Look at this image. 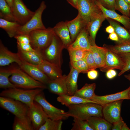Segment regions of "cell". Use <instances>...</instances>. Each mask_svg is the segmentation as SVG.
<instances>
[{
	"instance_id": "484cf974",
	"label": "cell",
	"mask_w": 130,
	"mask_h": 130,
	"mask_svg": "<svg viewBox=\"0 0 130 130\" xmlns=\"http://www.w3.org/2000/svg\"><path fill=\"white\" fill-rule=\"evenodd\" d=\"M110 25L113 27L117 34L119 41L117 44L130 42V33L125 28L121 26L117 21L109 18H107Z\"/></svg>"
},
{
	"instance_id": "3957f363",
	"label": "cell",
	"mask_w": 130,
	"mask_h": 130,
	"mask_svg": "<svg viewBox=\"0 0 130 130\" xmlns=\"http://www.w3.org/2000/svg\"><path fill=\"white\" fill-rule=\"evenodd\" d=\"M64 48L62 42L54 33L50 44L40 53L44 60L61 68L63 63L62 52Z\"/></svg>"
},
{
	"instance_id": "6da1fadb",
	"label": "cell",
	"mask_w": 130,
	"mask_h": 130,
	"mask_svg": "<svg viewBox=\"0 0 130 130\" xmlns=\"http://www.w3.org/2000/svg\"><path fill=\"white\" fill-rule=\"evenodd\" d=\"M67 116L86 120L93 116L102 117L103 106L93 103L71 105L68 107Z\"/></svg>"
},
{
	"instance_id": "f35d334b",
	"label": "cell",
	"mask_w": 130,
	"mask_h": 130,
	"mask_svg": "<svg viewBox=\"0 0 130 130\" xmlns=\"http://www.w3.org/2000/svg\"><path fill=\"white\" fill-rule=\"evenodd\" d=\"M116 53L121 57L124 65L123 69L118 74L119 76L130 70V52Z\"/></svg>"
},
{
	"instance_id": "8fae6325",
	"label": "cell",
	"mask_w": 130,
	"mask_h": 130,
	"mask_svg": "<svg viewBox=\"0 0 130 130\" xmlns=\"http://www.w3.org/2000/svg\"><path fill=\"white\" fill-rule=\"evenodd\" d=\"M12 10L16 21L21 25L26 24L34 13L27 7L22 0H13Z\"/></svg>"
},
{
	"instance_id": "9a60e30c",
	"label": "cell",
	"mask_w": 130,
	"mask_h": 130,
	"mask_svg": "<svg viewBox=\"0 0 130 130\" xmlns=\"http://www.w3.org/2000/svg\"><path fill=\"white\" fill-rule=\"evenodd\" d=\"M105 46L107 48L105 64L104 66L100 69V71L106 72L109 70L113 69L121 71L123 68L124 65L121 57L107 46Z\"/></svg>"
},
{
	"instance_id": "b9f144b4",
	"label": "cell",
	"mask_w": 130,
	"mask_h": 130,
	"mask_svg": "<svg viewBox=\"0 0 130 130\" xmlns=\"http://www.w3.org/2000/svg\"><path fill=\"white\" fill-rule=\"evenodd\" d=\"M83 58L87 63L89 71L95 70L97 68L93 56L90 51H86Z\"/></svg>"
},
{
	"instance_id": "4316f807",
	"label": "cell",
	"mask_w": 130,
	"mask_h": 130,
	"mask_svg": "<svg viewBox=\"0 0 130 130\" xmlns=\"http://www.w3.org/2000/svg\"><path fill=\"white\" fill-rule=\"evenodd\" d=\"M80 73L77 70L71 66L70 72L66 78L67 94L69 95H74L78 90L77 80Z\"/></svg>"
},
{
	"instance_id": "d590c367",
	"label": "cell",
	"mask_w": 130,
	"mask_h": 130,
	"mask_svg": "<svg viewBox=\"0 0 130 130\" xmlns=\"http://www.w3.org/2000/svg\"><path fill=\"white\" fill-rule=\"evenodd\" d=\"M73 118L74 122L71 130H93L86 120Z\"/></svg>"
},
{
	"instance_id": "30bf717a",
	"label": "cell",
	"mask_w": 130,
	"mask_h": 130,
	"mask_svg": "<svg viewBox=\"0 0 130 130\" xmlns=\"http://www.w3.org/2000/svg\"><path fill=\"white\" fill-rule=\"evenodd\" d=\"M27 116L31 120L35 130H38L49 118L42 106L34 101L29 107Z\"/></svg>"
},
{
	"instance_id": "ee69618b",
	"label": "cell",
	"mask_w": 130,
	"mask_h": 130,
	"mask_svg": "<svg viewBox=\"0 0 130 130\" xmlns=\"http://www.w3.org/2000/svg\"><path fill=\"white\" fill-rule=\"evenodd\" d=\"M14 38L16 39L17 42L23 43L30 44V40L29 34L17 35Z\"/></svg>"
},
{
	"instance_id": "d6986e66",
	"label": "cell",
	"mask_w": 130,
	"mask_h": 130,
	"mask_svg": "<svg viewBox=\"0 0 130 130\" xmlns=\"http://www.w3.org/2000/svg\"><path fill=\"white\" fill-rule=\"evenodd\" d=\"M65 22L69 30L72 42L86 27L87 24L78 12L75 18L70 21L66 20Z\"/></svg>"
},
{
	"instance_id": "db71d44e",
	"label": "cell",
	"mask_w": 130,
	"mask_h": 130,
	"mask_svg": "<svg viewBox=\"0 0 130 130\" xmlns=\"http://www.w3.org/2000/svg\"><path fill=\"white\" fill-rule=\"evenodd\" d=\"M8 4L12 9L13 5V0H5Z\"/></svg>"
},
{
	"instance_id": "277c9868",
	"label": "cell",
	"mask_w": 130,
	"mask_h": 130,
	"mask_svg": "<svg viewBox=\"0 0 130 130\" xmlns=\"http://www.w3.org/2000/svg\"><path fill=\"white\" fill-rule=\"evenodd\" d=\"M44 90L41 88L25 89L15 87L5 89L1 92L0 95L19 101L29 107L33 103L35 96Z\"/></svg>"
},
{
	"instance_id": "1f68e13d",
	"label": "cell",
	"mask_w": 130,
	"mask_h": 130,
	"mask_svg": "<svg viewBox=\"0 0 130 130\" xmlns=\"http://www.w3.org/2000/svg\"><path fill=\"white\" fill-rule=\"evenodd\" d=\"M12 128L13 130H34L32 122L27 116L21 117L15 116Z\"/></svg>"
},
{
	"instance_id": "ac0fdd59",
	"label": "cell",
	"mask_w": 130,
	"mask_h": 130,
	"mask_svg": "<svg viewBox=\"0 0 130 130\" xmlns=\"http://www.w3.org/2000/svg\"><path fill=\"white\" fill-rule=\"evenodd\" d=\"M96 4L101 10L103 14L107 18H109L120 23L129 30L130 28V18L123 15H121L115 10L107 9L100 3L94 0Z\"/></svg>"
},
{
	"instance_id": "44dd1931",
	"label": "cell",
	"mask_w": 130,
	"mask_h": 130,
	"mask_svg": "<svg viewBox=\"0 0 130 130\" xmlns=\"http://www.w3.org/2000/svg\"><path fill=\"white\" fill-rule=\"evenodd\" d=\"M66 76L64 75L59 78L51 80L46 85L47 88L50 92L58 96L67 94Z\"/></svg>"
},
{
	"instance_id": "c3c4849f",
	"label": "cell",
	"mask_w": 130,
	"mask_h": 130,
	"mask_svg": "<svg viewBox=\"0 0 130 130\" xmlns=\"http://www.w3.org/2000/svg\"><path fill=\"white\" fill-rule=\"evenodd\" d=\"M117 74L116 71L113 69H110L106 72V76L109 79L113 78L115 77Z\"/></svg>"
},
{
	"instance_id": "ffe728a7",
	"label": "cell",
	"mask_w": 130,
	"mask_h": 130,
	"mask_svg": "<svg viewBox=\"0 0 130 130\" xmlns=\"http://www.w3.org/2000/svg\"><path fill=\"white\" fill-rule=\"evenodd\" d=\"M53 29L55 33L62 42L65 48L67 49L72 42L66 22L61 21L58 22Z\"/></svg>"
},
{
	"instance_id": "6f0895ef",
	"label": "cell",
	"mask_w": 130,
	"mask_h": 130,
	"mask_svg": "<svg viewBox=\"0 0 130 130\" xmlns=\"http://www.w3.org/2000/svg\"><path fill=\"white\" fill-rule=\"evenodd\" d=\"M128 30H129V32L130 33V29Z\"/></svg>"
},
{
	"instance_id": "7bdbcfd3",
	"label": "cell",
	"mask_w": 130,
	"mask_h": 130,
	"mask_svg": "<svg viewBox=\"0 0 130 130\" xmlns=\"http://www.w3.org/2000/svg\"><path fill=\"white\" fill-rule=\"evenodd\" d=\"M100 3L106 8L115 11V2L116 0H94Z\"/></svg>"
},
{
	"instance_id": "836d02e7",
	"label": "cell",
	"mask_w": 130,
	"mask_h": 130,
	"mask_svg": "<svg viewBox=\"0 0 130 130\" xmlns=\"http://www.w3.org/2000/svg\"><path fill=\"white\" fill-rule=\"evenodd\" d=\"M0 17L7 21H16L11 7L5 0H0Z\"/></svg>"
},
{
	"instance_id": "bcb514c9",
	"label": "cell",
	"mask_w": 130,
	"mask_h": 130,
	"mask_svg": "<svg viewBox=\"0 0 130 130\" xmlns=\"http://www.w3.org/2000/svg\"><path fill=\"white\" fill-rule=\"evenodd\" d=\"M124 123L121 117L118 121L113 124L111 130H121V127Z\"/></svg>"
},
{
	"instance_id": "f1b7e54d",
	"label": "cell",
	"mask_w": 130,
	"mask_h": 130,
	"mask_svg": "<svg viewBox=\"0 0 130 130\" xmlns=\"http://www.w3.org/2000/svg\"><path fill=\"white\" fill-rule=\"evenodd\" d=\"M58 101L67 107L73 104H77L87 103H93L97 104L96 102L90 100H87L74 95H69L67 94L58 96L57 98Z\"/></svg>"
},
{
	"instance_id": "11a10c76",
	"label": "cell",
	"mask_w": 130,
	"mask_h": 130,
	"mask_svg": "<svg viewBox=\"0 0 130 130\" xmlns=\"http://www.w3.org/2000/svg\"><path fill=\"white\" fill-rule=\"evenodd\" d=\"M124 77L128 79L130 82V74L125 75ZM129 99H130V90L129 92Z\"/></svg>"
},
{
	"instance_id": "f5cc1de1",
	"label": "cell",
	"mask_w": 130,
	"mask_h": 130,
	"mask_svg": "<svg viewBox=\"0 0 130 130\" xmlns=\"http://www.w3.org/2000/svg\"><path fill=\"white\" fill-rule=\"evenodd\" d=\"M121 130H130V129L127 126L126 123H124L121 127Z\"/></svg>"
},
{
	"instance_id": "5b68a950",
	"label": "cell",
	"mask_w": 130,
	"mask_h": 130,
	"mask_svg": "<svg viewBox=\"0 0 130 130\" xmlns=\"http://www.w3.org/2000/svg\"><path fill=\"white\" fill-rule=\"evenodd\" d=\"M54 34L53 28L50 27L32 31L29 34L30 44L34 50L40 53L50 44Z\"/></svg>"
},
{
	"instance_id": "8d00e7d4",
	"label": "cell",
	"mask_w": 130,
	"mask_h": 130,
	"mask_svg": "<svg viewBox=\"0 0 130 130\" xmlns=\"http://www.w3.org/2000/svg\"><path fill=\"white\" fill-rule=\"evenodd\" d=\"M70 56V62L76 61L83 58L87 51L73 48H67Z\"/></svg>"
},
{
	"instance_id": "5bb4252c",
	"label": "cell",
	"mask_w": 130,
	"mask_h": 130,
	"mask_svg": "<svg viewBox=\"0 0 130 130\" xmlns=\"http://www.w3.org/2000/svg\"><path fill=\"white\" fill-rule=\"evenodd\" d=\"M130 90V86L125 90L113 94L101 96L95 94L91 100L103 106L107 104L118 100L129 99Z\"/></svg>"
},
{
	"instance_id": "4fadbf2b",
	"label": "cell",
	"mask_w": 130,
	"mask_h": 130,
	"mask_svg": "<svg viewBox=\"0 0 130 130\" xmlns=\"http://www.w3.org/2000/svg\"><path fill=\"white\" fill-rule=\"evenodd\" d=\"M19 66L23 71L33 78L46 85L51 80L38 65L22 61L21 64Z\"/></svg>"
},
{
	"instance_id": "4dcf8cb0",
	"label": "cell",
	"mask_w": 130,
	"mask_h": 130,
	"mask_svg": "<svg viewBox=\"0 0 130 130\" xmlns=\"http://www.w3.org/2000/svg\"><path fill=\"white\" fill-rule=\"evenodd\" d=\"M21 25L18 22L7 21L0 19V27L7 33L8 36L12 38L17 35L18 31Z\"/></svg>"
},
{
	"instance_id": "9f6ffc18",
	"label": "cell",
	"mask_w": 130,
	"mask_h": 130,
	"mask_svg": "<svg viewBox=\"0 0 130 130\" xmlns=\"http://www.w3.org/2000/svg\"><path fill=\"white\" fill-rule=\"evenodd\" d=\"M130 7V0H124Z\"/></svg>"
},
{
	"instance_id": "d4e9b609",
	"label": "cell",
	"mask_w": 130,
	"mask_h": 130,
	"mask_svg": "<svg viewBox=\"0 0 130 130\" xmlns=\"http://www.w3.org/2000/svg\"><path fill=\"white\" fill-rule=\"evenodd\" d=\"M17 49V53L22 61L38 65L44 60L41 53L39 52H28Z\"/></svg>"
},
{
	"instance_id": "f546056e",
	"label": "cell",
	"mask_w": 130,
	"mask_h": 130,
	"mask_svg": "<svg viewBox=\"0 0 130 130\" xmlns=\"http://www.w3.org/2000/svg\"><path fill=\"white\" fill-rule=\"evenodd\" d=\"M13 72V66L0 69V88L5 89L16 87L10 81L9 77Z\"/></svg>"
},
{
	"instance_id": "d6a6232c",
	"label": "cell",
	"mask_w": 130,
	"mask_h": 130,
	"mask_svg": "<svg viewBox=\"0 0 130 130\" xmlns=\"http://www.w3.org/2000/svg\"><path fill=\"white\" fill-rule=\"evenodd\" d=\"M96 87L95 83L86 84L81 89H78L74 95L84 99L91 100L95 95L94 91Z\"/></svg>"
},
{
	"instance_id": "7c38bea8",
	"label": "cell",
	"mask_w": 130,
	"mask_h": 130,
	"mask_svg": "<svg viewBox=\"0 0 130 130\" xmlns=\"http://www.w3.org/2000/svg\"><path fill=\"white\" fill-rule=\"evenodd\" d=\"M123 100L117 101L103 106L102 112L104 118L112 124L118 121L121 117V109Z\"/></svg>"
},
{
	"instance_id": "2e32d148",
	"label": "cell",
	"mask_w": 130,
	"mask_h": 130,
	"mask_svg": "<svg viewBox=\"0 0 130 130\" xmlns=\"http://www.w3.org/2000/svg\"><path fill=\"white\" fill-rule=\"evenodd\" d=\"M22 61L19 54L13 52L9 50L0 40V66H4L13 62L20 66Z\"/></svg>"
},
{
	"instance_id": "7dc6e473",
	"label": "cell",
	"mask_w": 130,
	"mask_h": 130,
	"mask_svg": "<svg viewBox=\"0 0 130 130\" xmlns=\"http://www.w3.org/2000/svg\"><path fill=\"white\" fill-rule=\"evenodd\" d=\"M88 78L91 80H94L96 79L98 76V72L95 70L89 71L87 73Z\"/></svg>"
},
{
	"instance_id": "83f0119b",
	"label": "cell",
	"mask_w": 130,
	"mask_h": 130,
	"mask_svg": "<svg viewBox=\"0 0 130 130\" xmlns=\"http://www.w3.org/2000/svg\"><path fill=\"white\" fill-rule=\"evenodd\" d=\"M86 120L93 130H111L113 125L102 117L93 116Z\"/></svg>"
},
{
	"instance_id": "e575fe53",
	"label": "cell",
	"mask_w": 130,
	"mask_h": 130,
	"mask_svg": "<svg viewBox=\"0 0 130 130\" xmlns=\"http://www.w3.org/2000/svg\"><path fill=\"white\" fill-rule=\"evenodd\" d=\"M62 124V120H54L49 118L38 130H61Z\"/></svg>"
},
{
	"instance_id": "603a6c76",
	"label": "cell",
	"mask_w": 130,
	"mask_h": 130,
	"mask_svg": "<svg viewBox=\"0 0 130 130\" xmlns=\"http://www.w3.org/2000/svg\"><path fill=\"white\" fill-rule=\"evenodd\" d=\"M91 46L89 39L88 32L85 27L68 47L89 51Z\"/></svg>"
},
{
	"instance_id": "9c48e42d",
	"label": "cell",
	"mask_w": 130,
	"mask_h": 130,
	"mask_svg": "<svg viewBox=\"0 0 130 130\" xmlns=\"http://www.w3.org/2000/svg\"><path fill=\"white\" fill-rule=\"evenodd\" d=\"M77 9L86 24L102 13L94 0H78Z\"/></svg>"
},
{
	"instance_id": "ab89813d",
	"label": "cell",
	"mask_w": 130,
	"mask_h": 130,
	"mask_svg": "<svg viewBox=\"0 0 130 130\" xmlns=\"http://www.w3.org/2000/svg\"><path fill=\"white\" fill-rule=\"evenodd\" d=\"M70 63L71 66L77 70L80 73H87L89 71L87 63L83 58L76 61L70 62Z\"/></svg>"
},
{
	"instance_id": "ba28073f",
	"label": "cell",
	"mask_w": 130,
	"mask_h": 130,
	"mask_svg": "<svg viewBox=\"0 0 130 130\" xmlns=\"http://www.w3.org/2000/svg\"><path fill=\"white\" fill-rule=\"evenodd\" d=\"M34 101L42 106L49 118L52 119L62 120L68 117L67 112L54 107L46 100L43 91L35 96Z\"/></svg>"
},
{
	"instance_id": "74e56055",
	"label": "cell",
	"mask_w": 130,
	"mask_h": 130,
	"mask_svg": "<svg viewBox=\"0 0 130 130\" xmlns=\"http://www.w3.org/2000/svg\"><path fill=\"white\" fill-rule=\"evenodd\" d=\"M115 10H118L123 15L130 17V7L124 0H116Z\"/></svg>"
},
{
	"instance_id": "8992f818",
	"label": "cell",
	"mask_w": 130,
	"mask_h": 130,
	"mask_svg": "<svg viewBox=\"0 0 130 130\" xmlns=\"http://www.w3.org/2000/svg\"><path fill=\"white\" fill-rule=\"evenodd\" d=\"M46 7L45 2L42 1L39 7L34 12L32 18L26 24L21 26L17 35L29 34L33 30L46 29L43 23L42 17L43 13Z\"/></svg>"
},
{
	"instance_id": "52a82bcc",
	"label": "cell",
	"mask_w": 130,
	"mask_h": 130,
	"mask_svg": "<svg viewBox=\"0 0 130 130\" xmlns=\"http://www.w3.org/2000/svg\"><path fill=\"white\" fill-rule=\"evenodd\" d=\"M0 106L16 116L23 117L27 116L29 107L26 104L14 99L0 97Z\"/></svg>"
},
{
	"instance_id": "f907efd6",
	"label": "cell",
	"mask_w": 130,
	"mask_h": 130,
	"mask_svg": "<svg viewBox=\"0 0 130 130\" xmlns=\"http://www.w3.org/2000/svg\"><path fill=\"white\" fill-rule=\"evenodd\" d=\"M68 3L75 9H77L78 0H66Z\"/></svg>"
},
{
	"instance_id": "e0dca14e",
	"label": "cell",
	"mask_w": 130,
	"mask_h": 130,
	"mask_svg": "<svg viewBox=\"0 0 130 130\" xmlns=\"http://www.w3.org/2000/svg\"><path fill=\"white\" fill-rule=\"evenodd\" d=\"M106 18L102 13L95 17L87 23L85 27L92 46L96 45L95 39L98 32L103 22Z\"/></svg>"
},
{
	"instance_id": "60d3db41",
	"label": "cell",
	"mask_w": 130,
	"mask_h": 130,
	"mask_svg": "<svg viewBox=\"0 0 130 130\" xmlns=\"http://www.w3.org/2000/svg\"><path fill=\"white\" fill-rule=\"evenodd\" d=\"M108 46L111 50L116 52H130V42L116 44L114 46Z\"/></svg>"
},
{
	"instance_id": "f6af8a7d",
	"label": "cell",
	"mask_w": 130,
	"mask_h": 130,
	"mask_svg": "<svg viewBox=\"0 0 130 130\" xmlns=\"http://www.w3.org/2000/svg\"><path fill=\"white\" fill-rule=\"evenodd\" d=\"M17 47L22 50L28 52L36 51L32 46L30 44H27L17 42Z\"/></svg>"
},
{
	"instance_id": "816d5d0a",
	"label": "cell",
	"mask_w": 130,
	"mask_h": 130,
	"mask_svg": "<svg viewBox=\"0 0 130 130\" xmlns=\"http://www.w3.org/2000/svg\"><path fill=\"white\" fill-rule=\"evenodd\" d=\"M105 31L106 32L109 34L115 32L113 27L110 25L106 28Z\"/></svg>"
},
{
	"instance_id": "681fc988",
	"label": "cell",
	"mask_w": 130,
	"mask_h": 130,
	"mask_svg": "<svg viewBox=\"0 0 130 130\" xmlns=\"http://www.w3.org/2000/svg\"><path fill=\"white\" fill-rule=\"evenodd\" d=\"M108 38L117 42L119 41V39L116 33L115 32L110 33Z\"/></svg>"
},
{
	"instance_id": "cb8c5ba5",
	"label": "cell",
	"mask_w": 130,
	"mask_h": 130,
	"mask_svg": "<svg viewBox=\"0 0 130 130\" xmlns=\"http://www.w3.org/2000/svg\"><path fill=\"white\" fill-rule=\"evenodd\" d=\"M107 50L105 46L101 47L96 45L91 46L89 50L93 55L97 68L101 69L105 65Z\"/></svg>"
},
{
	"instance_id": "7402d4cb",
	"label": "cell",
	"mask_w": 130,
	"mask_h": 130,
	"mask_svg": "<svg viewBox=\"0 0 130 130\" xmlns=\"http://www.w3.org/2000/svg\"><path fill=\"white\" fill-rule=\"evenodd\" d=\"M38 66L51 80L56 79L63 76L61 68L45 60Z\"/></svg>"
},
{
	"instance_id": "7a4b0ae2",
	"label": "cell",
	"mask_w": 130,
	"mask_h": 130,
	"mask_svg": "<svg viewBox=\"0 0 130 130\" xmlns=\"http://www.w3.org/2000/svg\"><path fill=\"white\" fill-rule=\"evenodd\" d=\"M9 80L16 88L25 89L47 88L46 85L37 81L23 71L20 67L13 66V72Z\"/></svg>"
}]
</instances>
